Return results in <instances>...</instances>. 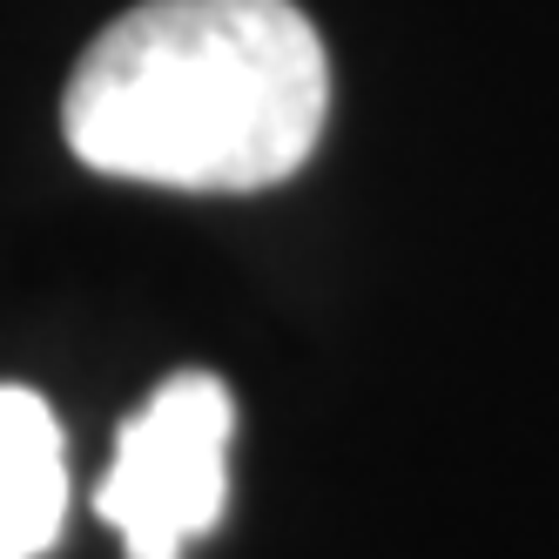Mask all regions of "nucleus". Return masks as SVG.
I'll list each match as a JSON object with an SVG mask.
<instances>
[{
  "label": "nucleus",
  "mask_w": 559,
  "mask_h": 559,
  "mask_svg": "<svg viewBox=\"0 0 559 559\" xmlns=\"http://www.w3.org/2000/svg\"><path fill=\"white\" fill-rule=\"evenodd\" d=\"M68 519V452L41 391L0 384V559H41Z\"/></svg>",
  "instance_id": "nucleus-3"
},
{
  "label": "nucleus",
  "mask_w": 559,
  "mask_h": 559,
  "mask_svg": "<svg viewBox=\"0 0 559 559\" xmlns=\"http://www.w3.org/2000/svg\"><path fill=\"white\" fill-rule=\"evenodd\" d=\"M229 431L236 397L210 371L169 378L122 425L115 459L95 486V512L129 559H182L229 506Z\"/></svg>",
  "instance_id": "nucleus-2"
},
{
  "label": "nucleus",
  "mask_w": 559,
  "mask_h": 559,
  "mask_svg": "<svg viewBox=\"0 0 559 559\" xmlns=\"http://www.w3.org/2000/svg\"><path fill=\"white\" fill-rule=\"evenodd\" d=\"M331 61L297 0H142L82 48L61 135L88 169L250 195L310 163Z\"/></svg>",
  "instance_id": "nucleus-1"
}]
</instances>
